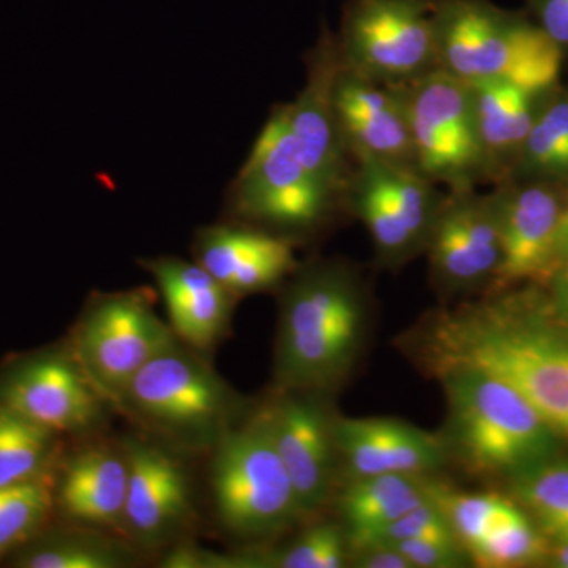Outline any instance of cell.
<instances>
[{
    "instance_id": "obj_10",
    "label": "cell",
    "mask_w": 568,
    "mask_h": 568,
    "mask_svg": "<svg viewBox=\"0 0 568 568\" xmlns=\"http://www.w3.org/2000/svg\"><path fill=\"white\" fill-rule=\"evenodd\" d=\"M346 69L406 84L439 69L432 0H347L335 33Z\"/></svg>"
},
{
    "instance_id": "obj_22",
    "label": "cell",
    "mask_w": 568,
    "mask_h": 568,
    "mask_svg": "<svg viewBox=\"0 0 568 568\" xmlns=\"http://www.w3.org/2000/svg\"><path fill=\"white\" fill-rule=\"evenodd\" d=\"M140 264L155 280L175 336L211 355L230 334L239 298L194 261L159 256Z\"/></svg>"
},
{
    "instance_id": "obj_25",
    "label": "cell",
    "mask_w": 568,
    "mask_h": 568,
    "mask_svg": "<svg viewBox=\"0 0 568 568\" xmlns=\"http://www.w3.org/2000/svg\"><path fill=\"white\" fill-rule=\"evenodd\" d=\"M145 552L126 538L104 530L70 525L33 537L20 549L14 567L21 568H132Z\"/></svg>"
},
{
    "instance_id": "obj_20",
    "label": "cell",
    "mask_w": 568,
    "mask_h": 568,
    "mask_svg": "<svg viewBox=\"0 0 568 568\" xmlns=\"http://www.w3.org/2000/svg\"><path fill=\"white\" fill-rule=\"evenodd\" d=\"M336 119L353 162L361 156L416 166L402 92L339 67L334 88Z\"/></svg>"
},
{
    "instance_id": "obj_35",
    "label": "cell",
    "mask_w": 568,
    "mask_h": 568,
    "mask_svg": "<svg viewBox=\"0 0 568 568\" xmlns=\"http://www.w3.org/2000/svg\"><path fill=\"white\" fill-rule=\"evenodd\" d=\"M528 13L564 54H568V0H528Z\"/></svg>"
},
{
    "instance_id": "obj_34",
    "label": "cell",
    "mask_w": 568,
    "mask_h": 568,
    "mask_svg": "<svg viewBox=\"0 0 568 568\" xmlns=\"http://www.w3.org/2000/svg\"><path fill=\"white\" fill-rule=\"evenodd\" d=\"M392 545L403 552L413 568H458L467 566L469 560V552L459 541L416 538Z\"/></svg>"
},
{
    "instance_id": "obj_4",
    "label": "cell",
    "mask_w": 568,
    "mask_h": 568,
    "mask_svg": "<svg viewBox=\"0 0 568 568\" xmlns=\"http://www.w3.org/2000/svg\"><path fill=\"white\" fill-rule=\"evenodd\" d=\"M448 455L477 477H517L556 457L560 437L504 381L470 368L439 373Z\"/></svg>"
},
{
    "instance_id": "obj_26",
    "label": "cell",
    "mask_w": 568,
    "mask_h": 568,
    "mask_svg": "<svg viewBox=\"0 0 568 568\" xmlns=\"http://www.w3.org/2000/svg\"><path fill=\"white\" fill-rule=\"evenodd\" d=\"M510 179H534L568 186V88L541 97L536 119Z\"/></svg>"
},
{
    "instance_id": "obj_24",
    "label": "cell",
    "mask_w": 568,
    "mask_h": 568,
    "mask_svg": "<svg viewBox=\"0 0 568 568\" xmlns=\"http://www.w3.org/2000/svg\"><path fill=\"white\" fill-rule=\"evenodd\" d=\"M429 499L432 481L425 476L386 474L349 478L338 503L351 551L373 544L392 523Z\"/></svg>"
},
{
    "instance_id": "obj_8",
    "label": "cell",
    "mask_w": 568,
    "mask_h": 568,
    "mask_svg": "<svg viewBox=\"0 0 568 568\" xmlns=\"http://www.w3.org/2000/svg\"><path fill=\"white\" fill-rule=\"evenodd\" d=\"M175 339L170 323L156 315L152 293L129 290L91 295L67 345L112 405L130 381Z\"/></svg>"
},
{
    "instance_id": "obj_13",
    "label": "cell",
    "mask_w": 568,
    "mask_h": 568,
    "mask_svg": "<svg viewBox=\"0 0 568 568\" xmlns=\"http://www.w3.org/2000/svg\"><path fill=\"white\" fill-rule=\"evenodd\" d=\"M122 439L130 467L123 536L144 552H163L190 540L196 497L181 454L141 433Z\"/></svg>"
},
{
    "instance_id": "obj_19",
    "label": "cell",
    "mask_w": 568,
    "mask_h": 568,
    "mask_svg": "<svg viewBox=\"0 0 568 568\" xmlns=\"http://www.w3.org/2000/svg\"><path fill=\"white\" fill-rule=\"evenodd\" d=\"M193 261L237 298L278 286L298 267L294 241L241 222L201 227Z\"/></svg>"
},
{
    "instance_id": "obj_7",
    "label": "cell",
    "mask_w": 568,
    "mask_h": 568,
    "mask_svg": "<svg viewBox=\"0 0 568 568\" xmlns=\"http://www.w3.org/2000/svg\"><path fill=\"white\" fill-rule=\"evenodd\" d=\"M209 455L213 507L227 534L264 541L304 521L263 409L235 424Z\"/></svg>"
},
{
    "instance_id": "obj_9",
    "label": "cell",
    "mask_w": 568,
    "mask_h": 568,
    "mask_svg": "<svg viewBox=\"0 0 568 568\" xmlns=\"http://www.w3.org/2000/svg\"><path fill=\"white\" fill-rule=\"evenodd\" d=\"M396 88L405 102L417 170L447 192L487 183L469 84L436 69Z\"/></svg>"
},
{
    "instance_id": "obj_30",
    "label": "cell",
    "mask_w": 568,
    "mask_h": 568,
    "mask_svg": "<svg viewBox=\"0 0 568 568\" xmlns=\"http://www.w3.org/2000/svg\"><path fill=\"white\" fill-rule=\"evenodd\" d=\"M432 497L446 514L455 536L469 555L518 508L510 500L497 495L454 491L433 481Z\"/></svg>"
},
{
    "instance_id": "obj_15",
    "label": "cell",
    "mask_w": 568,
    "mask_h": 568,
    "mask_svg": "<svg viewBox=\"0 0 568 568\" xmlns=\"http://www.w3.org/2000/svg\"><path fill=\"white\" fill-rule=\"evenodd\" d=\"M568 186L534 179H508L495 185L499 219V271L493 287L545 283L559 274V227Z\"/></svg>"
},
{
    "instance_id": "obj_31",
    "label": "cell",
    "mask_w": 568,
    "mask_h": 568,
    "mask_svg": "<svg viewBox=\"0 0 568 568\" xmlns=\"http://www.w3.org/2000/svg\"><path fill=\"white\" fill-rule=\"evenodd\" d=\"M252 556L253 567L343 568L351 562V548L345 528L324 521L313 523L278 551Z\"/></svg>"
},
{
    "instance_id": "obj_28",
    "label": "cell",
    "mask_w": 568,
    "mask_h": 568,
    "mask_svg": "<svg viewBox=\"0 0 568 568\" xmlns=\"http://www.w3.org/2000/svg\"><path fill=\"white\" fill-rule=\"evenodd\" d=\"M54 511V473L0 488V559L39 536Z\"/></svg>"
},
{
    "instance_id": "obj_21",
    "label": "cell",
    "mask_w": 568,
    "mask_h": 568,
    "mask_svg": "<svg viewBox=\"0 0 568 568\" xmlns=\"http://www.w3.org/2000/svg\"><path fill=\"white\" fill-rule=\"evenodd\" d=\"M339 462L347 477L426 476L450 458L444 436L386 417H335Z\"/></svg>"
},
{
    "instance_id": "obj_6",
    "label": "cell",
    "mask_w": 568,
    "mask_h": 568,
    "mask_svg": "<svg viewBox=\"0 0 568 568\" xmlns=\"http://www.w3.org/2000/svg\"><path fill=\"white\" fill-rule=\"evenodd\" d=\"M226 204L234 222L291 241L323 230L346 209L342 197L302 162L286 104H278L268 115L227 190Z\"/></svg>"
},
{
    "instance_id": "obj_27",
    "label": "cell",
    "mask_w": 568,
    "mask_h": 568,
    "mask_svg": "<svg viewBox=\"0 0 568 568\" xmlns=\"http://www.w3.org/2000/svg\"><path fill=\"white\" fill-rule=\"evenodd\" d=\"M62 436L0 406V488L54 473Z\"/></svg>"
},
{
    "instance_id": "obj_17",
    "label": "cell",
    "mask_w": 568,
    "mask_h": 568,
    "mask_svg": "<svg viewBox=\"0 0 568 568\" xmlns=\"http://www.w3.org/2000/svg\"><path fill=\"white\" fill-rule=\"evenodd\" d=\"M305 63L304 89L286 103L291 132L305 166L346 205L354 162L336 119L334 88L342 58L334 32L323 29Z\"/></svg>"
},
{
    "instance_id": "obj_23",
    "label": "cell",
    "mask_w": 568,
    "mask_h": 568,
    "mask_svg": "<svg viewBox=\"0 0 568 568\" xmlns=\"http://www.w3.org/2000/svg\"><path fill=\"white\" fill-rule=\"evenodd\" d=\"M473 95L487 183L508 181L521 156L545 92L507 81L467 82Z\"/></svg>"
},
{
    "instance_id": "obj_16",
    "label": "cell",
    "mask_w": 568,
    "mask_h": 568,
    "mask_svg": "<svg viewBox=\"0 0 568 568\" xmlns=\"http://www.w3.org/2000/svg\"><path fill=\"white\" fill-rule=\"evenodd\" d=\"M325 398L327 395L315 392L276 390L261 407L304 521L327 506L339 465L335 416Z\"/></svg>"
},
{
    "instance_id": "obj_2",
    "label": "cell",
    "mask_w": 568,
    "mask_h": 568,
    "mask_svg": "<svg viewBox=\"0 0 568 568\" xmlns=\"http://www.w3.org/2000/svg\"><path fill=\"white\" fill-rule=\"evenodd\" d=\"M369 325L366 284L342 261H313L287 276L280 298L276 390L327 395L353 372Z\"/></svg>"
},
{
    "instance_id": "obj_5",
    "label": "cell",
    "mask_w": 568,
    "mask_h": 568,
    "mask_svg": "<svg viewBox=\"0 0 568 568\" xmlns=\"http://www.w3.org/2000/svg\"><path fill=\"white\" fill-rule=\"evenodd\" d=\"M439 69L465 82L507 81L532 92L560 84L566 54L528 11L491 0H432Z\"/></svg>"
},
{
    "instance_id": "obj_33",
    "label": "cell",
    "mask_w": 568,
    "mask_h": 568,
    "mask_svg": "<svg viewBox=\"0 0 568 568\" xmlns=\"http://www.w3.org/2000/svg\"><path fill=\"white\" fill-rule=\"evenodd\" d=\"M440 540L459 541L452 529L450 523L435 500L422 504L396 519L373 544H398L403 540ZM369 544V545H373ZM366 547V545H365ZM358 549V548H357Z\"/></svg>"
},
{
    "instance_id": "obj_11",
    "label": "cell",
    "mask_w": 568,
    "mask_h": 568,
    "mask_svg": "<svg viewBox=\"0 0 568 568\" xmlns=\"http://www.w3.org/2000/svg\"><path fill=\"white\" fill-rule=\"evenodd\" d=\"M446 193L416 166L354 160L346 209L365 224L377 260L398 267L425 252Z\"/></svg>"
},
{
    "instance_id": "obj_29",
    "label": "cell",
    "mask_w": 568,
    "mask_h": 568,
    "mask_svg": "<svg viewBox=\"0 0 568 568\" xmlns=\"http://www.w3.org/2000/svg\"><path fill=\"white\" fill-rule=\"evenodd\" d=\"M515 496L541 530L556 540H568V459L551 458L511 478Z\"/></svg>"
},
{
    "instance_id": "obj_37",
    "label": "cell",
    "mask_w": 568,
    "mask_h": 568,
    "mask_svg": "<svg viewBox=\"0 0 568 568\" xmlns=\"http://www.w3.org/2000/svg\"><path fill=\"white\" fill-rule=\"evenodd\" d=\"M558 261H559V274L560 278L568 282V189H567V201L566 209H564L562 222L559 227V241H558Z\"/></svg>"
},
{
    "instance_id": "obj_12",
    "label": "cell",
    "mask_w": 568,
    "mask_h": 568,
    "mask_svg": "<svg viewBox=\"0 0 568 568\" xmlns=\"http://www.w3.org/2000/svg\"><path fill=\"white\" fill-rule=\"evenodd\" d=\"M0 406L59 436L99 435L112 405L70 346H52L13 362L0 375Z\"/></svg>"
},
{
    "instance_id": "obj_36",
    "label": "cell",
    "mask_w": 568,
    "mask_h": 568,
    "mask_svg": "<svg viewBox=\"0 0 568 568\" xmlns=\"http://www.w3.org/2000/svg\"><path fill=\"white\" fill-rule=\"evenodd\" d=\"M351 562L361 568H413L394 545L373 544L351 551Z\"/></svg>"
},
{
    "instance_id": "obj_18",
    "label": "cell",
    "mask_w": 568,
    "mask_h": 568,
    "mask_svg": "<svg viewBox=\"0 0 568 568\" xmlns=\"http://www.w3.org/2000/svg\"><path fill=\"white\" fill-rule=\"evenodd\" d=\"M129 455L123 439L84 437L59 459L54 470V511L70 525L123 537Z\"/></svg>"
},
{
    "instance_id": "obj_1",
    "label": "cell",
    "mask_w": 568,
    "mask_h": 568,
    "mask_svg": "<svg viewBox=\"0 0 568 568\" xmlns=\"http://www.w3.org/2000/svg\"><path fill=\"white\" fill-rule=\"evenodd\" d=\"M405 346L432 375L470 368L504 381L568 440V327L528 295L439 310Z\"/></svg>"
},
{
    "instance_id": "obj_38",
    "label": "cell",
    "mask_w": 568,
    "mask_h": 568,
    "mask_svg": "<svg viewBox=\"0 0 568 568\" xmlns=\"http://www.w3.org/2000/svg\"><path fill=\"white\" fill-rule=\"evenodd\" d=\"M549 555L556 567L568 568V540H556Z\"/></svg>"
},
{
    "instance_id": "obj_3",
    "label": "cell",
    "mask_w": 568,
    "mask_h": 568,
    "mask_svg": "<svg viewBox=\"0 0 568 568\" xmlns=\"http://www.w3.org/2000/svg\"><path fill=\"white\" fill-rule=\"evenodd\" d=\"M112 409L141 435L181 455L211 454L246 416L244 399L209 355L179 338L130 381Z\"/></svg>"
},
{
    "instance_id": "obj_32",
    "label": "cell",
    "mask_w": 568,
    "mask_h": 568,
    "mask_svg": "<svg viewBox=\"0 0 568 568\" xmlns=\"http://www.w3.org/2000/svg\"><path fill=\"white\" fill-rule=\"evenodd\" d=\"M545 540L528 515L517 508L487 538L470 551V558L484 567H518L545 555Z\"/></svg>"
},
{
    "instance_id": "obj_14",
    "label": "cell",
    "mask_w": 568,
    "mask_h": 568,
    "mask_svg": "<svg viewBox=\"0 0 568 568\" xmlns=\"http://www.w3.org/2000/svg\"><path fill=\"white\" fill-rule=\"evenodd\" d=\"M424 253L433 286L444 297L493 287L503 257L493 193L446 192Z\"/></svg>"
}]
</instances>
